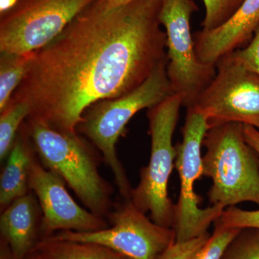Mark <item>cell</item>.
<instances>
[{"label":"cell","instance_id":"6da1fadb","mask_svg":"<svg viewBox=\"0 0 259 259\" xmlns=\"http://www.w3.org/2000/svg\"><path fill=\"white\" fill-rule=\"evenodd\" d=\"M161 4L134 0L105 9L95 2L34 53L12 99L28 102V118L77 133L89 107L131 93L167 60Z\"/></svg>","mask_w":259,"mask_h":259},{"label":"cell","instance_id":"7a4b0ae2","mask_svg":"<svg viewBox=\"0 0 259 259\" xmlns=\"http://www.w3.org/2000/svg\"><path fill=\"white\" fill-rule=\"evenodd\" d=\"M23 124L42 164L61 177L89 210L107 218L113 189L99 172L98 158L88 141L36 119L27 118Z\"/></svg>","mask_w":259,"mask_h":259},{"label":"cell","instance_id":"3957f363","mask_svg":"<svg viewBox=\"0 0 259 259\" xmlns=\"http://www.w3.org/2000/svg\"><path fill=\"white\" fill-rule=\"evenodd\" d=\"M167 60L157 66L144 82L131 93L112 100H103L89 107L77 127L97 149L115 176L124 199H131L133 188L117 157L116 144L123 136L127 122L137 112L157 105L174 95L167 75Z\"/></svg>","mask_w":259,"mask_h":259},{"label":"cell","instance_id":"277c9868","mask_svg":"<svg viewBox=\"0 0 259 259\" xmlns=\"http://www.w3.org/2000/svg\"><path fill=\"white\" fill-rule=\"evenodd\" d=\"M202 146L203 176L212 180L208 194L212 205L226 208L250 202L259 206V158L245 141L243 124L209 128Z\"/></svg>","mask_w":259,"mask_h":259},{"label":"cell","instance_id":"5b68a950","mask_svg":"<svg viewBox=\"0 0 259 259\" xmlns=\"http://www.w3.org/2000/svg\"><path fill=\"white\" fill-rule=\"evenodd\" d=\"M182 106V97L174 94L148 109L151 156L147 166L141 168L139 185L130 199L141 212L151 213L153 222L171 228L175 204L168 197V184L177 157L172 139Z\"/></svg>","mask_w":259,"mask_h":259},{"label":"cell","instance_id":"8992f818","mask_svg":"<svg viewBox=\"0 0 259 259\" xmlns=\"http://www.w3.org/2000/svg\"><path fill=\"white\" fill-rule=\"evenodd\" d=\"M209 127L205 117L194 108L187 109L182 129V141L176 146L175 166L180 180V192L175 204L172 229L177 242L193 239L207 233L209 226L220 218L225 207L212 205L201 208L194 183L203 176L201 147Z\"/></svg>","mask_w":259,"mask_h":259},{"label":"cell","instance_id":"52a82bcc","mask_svg":"<svg viewBox=\"0 0 259 259\" xmlns=\"http://www.w3.org/2000/svg\"><path fill=\"white\" fill-rule=\"evenodd\" d=\"M197 9L193 0H162L160 12L167 37V75L187 108L194 106L216 74L215 66L203 64L196 54L190 22Z\"/></svg>","mask_w":259,"mask_h":259},{"label":"cell","instance_id":"ba28073f","mask_svg":"<svg viewBox=\"0 0 259 259\" xmlns=\"http://www.w3.org/2000/svg\"><path fill=\"white\" fill-rule=\"evenodd\" d=\"M97 0H20L1 16L0 53L35 52Z\"/></svg>","mask_w":259,"mask_h":259},{"label":"cell","instance_id":"9c48e42d","mask_svg":"<svg viewBox=\"0 0 259 259\" xmlns=\"http://www.w3.org/2000/svg\"><path fill=\"white\" fill-rule=\"evenodd\" d=\"M190 108L204 115L209 129L231 122L259 129V74L232 53L223 56L214 79Z\"/></svg>","mask_w":259,"mask_h":259},{"label":"cell","instance_id":"30bf717a","mask_svg":"<svg viewBox=\"0 0 259 259\" xmlns=\"http://www.w3.org/2000/svg\"><path fill=\"white\" fill-rule=\"evenodd\" d=\"M107 218L111 226L105 229L88 233L60 231L47 238L93 242L131 259H158L176 241L172 228L153 222L131 199L117 204Z\"/></svg>","mask_w":259,"mask_h":259},{"label":"cell","instance_id":"8fae6325","mask_svg":"<svg viewBox=\"0 0 259 259\" xmlns=\"http://www.w3.org/2000/svg\"><path fill=\"white\" fill-rule=\"evenodd\" d=\"M29 185L41 209L42 240L60 231L88 233L110 227L106 218L76 203L64 180L44 166L36 156L30 168Z\"/></svg>","mask_w":259,"mask_h":259},{"label":"cell","instance_id":"7c38bea8","mask_svg":"<svg viewBox=\"0 0 259 259\" xmlns=\"http://www.w3.org/2000/svg\"><path fill=\"white\" fill-rule=\"evenodd\" d=\"M259 27V0H244L236 14L224 25L194 35L197 58L203 64L216 66L223 56L246 47Z\"/></svg>","mask_w":259,"mask_h":259},{"label":"cell","instance_id":"4fadbf2b","mask_svg":"<svg viewBox=\"0 0 259 259\" xmlns=\"http://www.w3.org/2000/svg\"><path fill=\"white\" fill-rule=\"evenodd\" d=\"M42 212L33 192L19 197L1 211L0 238L13 259H24L41 241Z\"/></svg>","mask_w":259,"mask_h":259},{"label":"cell","instance_id":"5bb4252c","mask_svg":"<svg viewBox=\"0 0 259 259\" xmlns=\"http://www.w3.org/2000/svg\"><path fill=\"white\" fill-rule=\"evenodd\" d=\"M35 154L26 130L22 125L0 177V209L30 192V168Z\"/></svg>","mask_w":259,"mask_h":259},{"label":"cell","instance_id":"9a60e30c","mask_svg":"<svg viewBox=\"0 0 259 259\" xmlns=\"http://www.w3.org/2000/svg\"><path fill=\"white\" fill-rule=\"evenodd\" d=\"M36 250L44 259H131L105 245L69 240H42Z\"/></svg>","mask_w":259,"mask_h":259},{"label":"cell","instance_id":"2e32d148","mask_svg":"<svg viewBox=\"0 0 259 259\" xmlns=\"http://www.w3.org/2000/svg\"><path fill=\"white\" fill-rule=\"evenodd\" d=\"M34 53H1L0 57V112L9 105L15 92L30 69Z\"/></svg>","mask_w":259,"mask_h":259},{"label":"cell","instance_id":"e0dca14e","mask_svg":"<svg viewBox=\"0 0 259 259\" xmlns=\"http://www.w3.org/2000/svg\"><path fill=\"white\" fill-rule=\"evenodd\" d=\"M31 113L28 102L12 99L0 115V160L5 161L13 148L20 127Z\"/></svg>","mask_w":259,"mask_h":259},{"label":"cell","instance_id":"ac0fdd59","mask_svg":"<svg viewBox=\"0 0 259 259\" xmlns=\"http://www.w3.org/2000/svg\"><path fill=\"white\" fill-rule=\"evenodd\" d=\"M214 231L207 241L188 259H222L227 247L241 229L228 228L214 222Z\"/></svg>","mask_w":259,"mask_h":259},{"label":"cell","instance_id":"d6986e66","mask_svg":"<svg viewBox=\"0 0 259 259\" xmlns=\"http://www.w3.org/2000/svg\"><path fill=\"white\" fill-rule=\"evenodd\" d=\"M205 14L202 30L209 31L224 25L233 16L244 0H202Z\"/></svg>","mask_w":259,"mask_h":259},{"label":"cell","instance_id":"ffe728a7","mask_svg":"<svg viewBox=\"0 0 259 259\" xmlns=\"http://www.w3.org/2000/svg\"><path fill=\"white\" fill-rule=\"evenodd\" d=\"M222 259H259V229H241L227 247Z\"/></svg>","mask_w":259,"mask_h":259},{"label":"cell","instance_id":"44dd1931","mask_svg":"<svg viewBox=\"0 0 259 259\" xmlns=\"http://www.w3.org/2000/svg\"><path fill=\"white\" fill-rule=\"evenodd\" d=\"M215 222L228 228L259 229V209L244 210L235 206L226 207Z\"/></svg>","mask_w":259,"mask_h":259},{"label":"cell","instance_id":"7402d4cb","mask_svg":"<svg viewBox=\"0 0 259 259\" xmlns=\"http://www.w3.org/2000/svg\"><path fill=\"white\" fill-rule=\"evenodd\" d=\"M208 232L202 236L184 242L175 241L158 259H188L191 255L208 239Z\"/></svg>","mask_w":259,"mask_h":259},{"label":"cell","instance_id":"603a6c76","mask_svg":"<svg viewBox=\"0 0 259 259\" xmlns=\"http://www.w3.org/2000/svg\"><path fill=\"white\" fill-rule=\"evenodd\" d=\"M232 54L247 69L259 74V27L249 44L243 49L233 51Z\"/></svg>","mask_w":259,"mask_h":259},{"label":"cell","instance_id":"cb8c5ba5","mask_svg":"<svg viewBox=\"0 0 259 259\" xmlns=\"http://www.w3.org/2000/svg\"><path fill=\"white\" fill-rule=\"evenodd\" d=\"M245 141L257 153L259 158V130L251 125H243Z\"/></svg>","mask_w":259,"mask_h":259},{"label":"cell","instance_id":"d4e9b609","mask_svg":"<svg viewBox=\"0 0 259 259\" xmlns=\"http://www.w3.org/2000/svg\"><path fill=\"white\" fill-rule=\"evenodd\" d=\"M134 0H97V3L105 9H114L128 4Z\"/></svg>","mask_w":259,"mask_h":259},{"label":"cell","instance_id":"484cf974","mask_svg":"<svg viewBox=\"0 0 259 259\" xmlns=\"http://www.w3.org/2000/svg\"><path fill=\"white\" fill-rule=\"evenodd\" d=\"M20 0H0V12L1 16L6 14L18 4Z\"/></svg>","mask_w":259,"mask_h":259},{"label":"cell","instance_id":"4316f807","mask_svg":"<svg viewBox=\"0 0 259 259\" xmlns=\"http://www.w3.org/2000/svg\"><path fill=\"white\" fill-rule=\"evenodd\" d=\"M0 259H13L9 245L0 238Z\"/></svg>","mask_w":259,"mask_h":259},{"label":"cell","instance_id":"83f0119b","mask_svg":"<svg viewBox=\"0 0 259 259\" xmlns=\"http://www.w3.org/2000/svg\"><path fill=\"white\" fill-rule=\"evenodd\" d=\"M24 259H44L36 250H33L32 253L27 255Z\"/></svg>","mask_w":259,"mask_h":259}]
</instances>
